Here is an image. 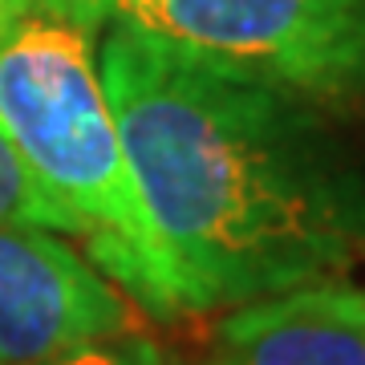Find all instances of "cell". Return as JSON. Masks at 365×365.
<instances>
[{
	"mask_svg": "<svg viewBox=\"0 0 365 365\" xmlns=\"http://www.w3.org/2000/svg\"><path fill=\"white\" fill-rule=\"evenodd\" d=\"M45 365H175L167 353L158 349L155 341L138 337V333H118V337H98V341H81L73 349L57 353Z\"/></svg>",
	"mask_w": 365,
	"mask_h": 365,
	"instance_id": "obj_7",
	"label": "cell"
},
{
	"mask_svg": "<svg viewBox=\"0 0 365 365\" xmlns=\"http://www.w3.org/2000/svg\"><path fill=\"white\" fill-rule=\"evenodd\" d=\"M102 81L182 313L333 280L365 256V155L337 118L118 21Z\"/></svg>",
	"mask_w": 365,
	"mask_h": 365,
	"instance_id": "obj_1",
	"label": "cell"
},
{
	"mask_svg": "<svg viewBox=\"0 0 365 365\" xmlns=\"http://www.w3.org/2000/svg\"><path fill=\"white\" fill-rule=\"evenodd\" d=\"M207 365H365V284L313 280L235 304Z\"/></svg>",
	"mask_w": 365,
	"mask_h": 365,
	"instance_id": "obj_5",
	"label": "cell"
},
{
	"mask_svg": "<svg viewBox=\"0 0 365 365\" xmlns=\"http://www.w3.org/2000/svg\"><path fill=\"white\" fill-rule=\"evenodd\" d=\"M118 0H0V130L78 220L86 256L158 321L182 313L102 81Z\"/></svg>",
	"mask_w": 365,
	"mask_h": 365,
	"instance_id": "obj_2",
	"label": "cell"
},
{
	"mask_svg": "<svg viewBox=\"0 0 365 365\" xmlns=\"http://www.w3.org/2000/svg\"><path fill=\"white\" fill-rule=\"evenodd\" d=\"M0 227H45L81 240L78 220L37 182V175L25 167V158L13 150L4 130H0Z\"/></svg>",
	"mask_w": 365,
	"mask_h": 365,
	"instance_id": "obj_6",
	"label": "cell"
},
{
	"mask_svg": "<svg viewBox=\"0 0 365 365\" xmlns=\"http://www.w3.org/2000/svg\"><path fill=\"white\" fill-rule=\"evenodd\" d=\"M45 227H0V365H45L134 329L130 300Z\"/></svg>",
	"mask_w": 365,
	"mask_h": 365,
	"instance_id": "obj_4",
	"label": "cell"
},
{
	"mask_svg": "<svg viewBox=\"0 0 365 365\" xmlns=\"http://www.w3.org/2000/svg\"><path fill=\"white\" fill-rule=\"evenodd\" d=\"M114 21L329 118L365 110V0H118Z\"/></svg>",
	"mask_w": 365,
	"mask_h": 365,
	"instance_id": "obj_3",
	"label": "cell"
}]
</instances>
